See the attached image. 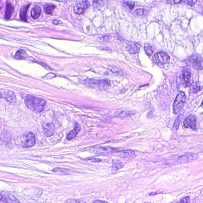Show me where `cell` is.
I'll list each match as a JSON object with an SVG mask.
<instances>
[{"instance_id":"cell-7","label":"cell","mask_w":203,"mask_h":203,"mask_svg":"<svg viewBox=\"0 0 203 203\" xmlns=\"http://www.w3.org/2000/svg\"><path fill=\"white\" fill-rule=\"evenodd\" d=\"M191 65L196 70H201L203 69V62L202 58L200 56L193 55L190 59Z\"/></svg>"},{"instance_id":"cell-18","label":"cell","mask_w":203,"mask_h":203,"mask_svg":"<svg viewBox=\"0 0 203 203\" xmlns=\"http://www.w3.org/2000/svg\"><path fill=\"white\" fill-rule=\"evenodd\" d=\"M85 83L88 87H90L91 88H97L99 89L100 81L90 79L86 81Z\"/></svg>"},{"instance_id":"cell-12","label":"cell","mask_w":203,"mask_h":203,"mask_svg":"<svg viewBox=\"0 0 203 203\" xmlns=\"http://www.w3.org/2000/svg\"><path fill=\"white\" fill-rule=\"evenodd\" d=\"M191 71L190 69L188 68H185L182 71V78L184 82L187 85H188L189 83L190 79L191 77Z\"/></svg>"},{"instance_id":"cell-21","label":"cell","mask_w":203,"mask_h":203,"mask_svg":"<svg viewBox=\"0 0 203 203\" xmlns=\"http://www.w3.org/2000/svg\"><path fill=\"white\" fill-rule=\"evenodd\" d=\"M183 112L180 113L179 115V116L177 117L176 120H175L173 127V130H174V131H177L179 129L180 123H181V120H182V118H183Z\"/></svg>"},{"instance_id":"cell-19","label":"cell","mask_w":203,"mask_h":203,"mask_svg":"<svg viewBox=\"0 0 203 203\" xmlns=\"http://www.w3.org/2000/svg\"><path fill=\"white\" fill-rule=\"evenodd\" d=\"M29 6V4L24 6L20 10V19L24 21H26L27 20V11Z\"/></svg>"},{"instance_id":"cell-32","label":"cell","mask_w":203,"mask_h":203,"mask_svg":"<svg viewBox=\"0 0 203 203\" xmlns=\"http://www.w3.org/2000/svg\"><path fill=\"white\" fill-rule=\"evenodd\" d=\"M135 13H136L137 15H142L144 14V11L143 9H137V10L135 11Z\"/></svg>"},{"instance_id":"cell-14","label":"cell","mask_w":203,"mask_h":203,"mask_svg":"<svg viewBox=\"0 0 203 203\" xmlns=\"http://www.w3.org/2000/svg\"><path fill=\"white\" fill-rule=\"evenodd\" d=\"M14 11V7L10 3L7 2L6 4L5 13V18L6 20H9L11 17L12 14Z\"/></svg>"},{"instance_id":"cell-34","label":"cell","mask_w":203,"mask_h":203,"mask_svg":"<svg viewBox=\"0 0 203 203\" xmlns=\"http://www.w3.org/2000/svg\"><path fill=\"white\" fill-rule=\"evenodd\" d=\"M183 2V1H168V2L170 4H177L179 3L180 2Z\"/></svg>"},{"instance_id":"cell-37","label":"cell","mask_w":203,"mask_h":203,"mask_svg":"<svg viewBox=\"0 0 203 203\" xmlns=\"http://www.w3.org/2000/svg\"><path fill=\"white\" fill-rule=\"evenodd\" d=\"M162 193V192H160V191H157L156 192V193H150V194H149V195L154 196L156 195V194H161V193Z\"/></svg>"},{"instance_id":"cell-35","label":"cell","mask_w":203,"mask_h":203,"mask_svg":"<svg viewBox=\"0 0 203 203\" xmlns=\"http://www.w3.org/2000/svg\"><path fill=\"white\" fill-rule=\"evenodd\" d=\"M93 203H109L107 202L102 201V200H96L93 202Z\"/></svg>"},{"instance_id":"cell-2","label":"cell","mask_w":203,"mask_h":203,"mask_svg":"<svg viewBox=\"0 0 203 203\" xmlns=\"http://www.w3.org/2000/svg\"><path fill=\"white\" fill-rule=\"evenodd\" d=\"M198 155L195 154L187 153L180 156H174L171 157L167 161L168 164L170 165L182 164L192 162L197 159Z\"/></svg>"},{"instance_id":"cell-6","label":"cell","mask_w":203,"mask_h":203,"mask_svg":"<svg viewBox=\"0 0 203 203\" xmlns=\"http://www.w3.org/2000/svg\"><path fill=\"white\" fill-rule=\"evenodd\" d=\"M0 98L4 99L10 103L15 101V96L13 92L9 90H0Z\"/></svg>"},{"instance_id":"cell-24","label":"cell","mask_w":203,"mask_h":203,"mask_svg":"<svg viewBox=\"0 0 203 203\" xmlns=\"http://www.w3.org/2000/svg\"><path fill=\"white\" fill-rule=\"evenodd\" d=\"M55 8V6L52 4H48L45 7V10L46 14H52L54 9Z\"/></svg>"},{"instance_id":"cell-1","label":"cell","mask_w":203,"mask_h":203,"mask_svg":"<svg viewBox=\"0 0 203 203\" xmlns=\"http://www.w3.org/2000/svg\"><path fill=\"white\" fill-rule=\"evenodd\" d=\"M25 104L29 109L37 112L43 110L46 105V101L31 95H27L25 99Z\"/></svg>"},{"instance_id":"cell-26","label":"cell","mask_w":203,"mask_h":203,"mask_svg":"<svg viewBox=\"0 0 203 203\" xmlns=\"http://www.w3.org/2000/svg\"><path fill=\"white\" fill-rule=\"evenodd\" d=\"M133 114V112L130 111H122L118 115V116L124 118V117L128 116Z\"/></svg>"},{"instance_id":"cell-39","label":"cell","mask_w":203,"mask_h":203,"mask_svg":"<svg viewBox=\"0 0 203 203\" xmlns=\"http://www.w3.org/2000/svg\"><path fill=\"white\" fill-rule=\"evenodd\" d=\"M144 203H150V202H144Z\"/></svg>"},{"instance_id":"cell-16","label":"cell","mask_w":203,"mask_h":203,"mask_svg":"<svg viewBox=\"0 0 203 203\" xmlns=\"http://www.w3.org/2000/svg\"><path fill=\"white\" fill-rule=\"evenodd\" d=\"M41 13V8L39 6H35L31 10V16L33 19H37L40 16Z\"/></svg>"},{"instance_id":"cell-33","label":"cell","mask_w":203,"mask_h":203,"mask_svg":"<svg viewBox=\"0 0 203 203\" xmlns=\"http://www.w3.org/2000/svg\"><path fill=\"white\" fill-rule=\"evenodd\" d=\"M111 71L113 73V74H120L121 71L120 70H118L116 68H112L111 69Z\"/></svg>"},{"instance_id":"cell-10","label":"cell","mask_w":203,"mask_h":203,"mask_svg":"<svg viewBox=\"0 0 203 203\" xmlns=\"http://www.w3.org/2000/svg\"><path fill=\"white\" fill-rule=\"evenodd\" d=\"M42 128L43 132L47 137H51L54 133V126L52 123H44L42 125Z\"/></svg>"},{"instance_id":"cell-11","label":"cell","mask_w":203,"mask_h":203,"mask_svg":"<svg viewBox=\"0 0 203 203\" xmlns=\"http://www.w3.org/2000/svg\"><path fill=\"white\" fill-rule=\"evenodd\" d=\"M140 46L137 43L131 42L129 43L127 46L126 49L128 52L132 54H134L139 52Z\"/></svg>"},{"instance_id":"cell-8","label":"cell","mask_w":203,"mask_h":203,"mask_svg":"<svg viewBox=\"0 0 203 203\" xmlns=\"http://www.w3.org/2000/svg\"><path fill=\"white\" fill-rule=\"evenodd\" d=\"M196 118L194 115L187 117L184 121V126L186 128H191L196 131Z\"/></svg>"},{"instance_id":"cell-20","label":"cell","mask_w":203,"mask_h":203,"mask_svg":"<svg viewBox=\"0 0 203 203\" xmlns=\"http://www.w3.org/2000/svg\"><path fill=\"white\" fill-rule=\"evenodd\" d=\"M110 86V83L109 80L105 79L100 81L99 89L106 90L109 88Z\"/></svg>"},{"instance_id":"cell-36","label":"cell","mask_w":203,"mask_h":203,"mask_svg":"<svg viewBox=\"0 0 203 203\" xmlns=\"http://www.w3.org/2000/svg\"><path fill=\"white\" fill-rule=\"evenodd\" d=\"M0 201H2L3 202H7V200L6 199V198L2 196L1 194H0Z\"/></svg>"},{"instance_id":"cell-29","label":"cell","mask_w":203,"mask_h":203,"mask_svg":"<svg viewBox=\"0 0 203 203\" xmlns=\"http://www.w3.org/2000/svg\"><path fill=\"white\" fill-rule=\"evenodd\" d=\"M8 198H9L10 200H11V201L13 203H20V202L18 201V200L16 198H15L14 196L10 195L8 196Z\"/></svg>"},{"instance_id":"cell-23","label":"cell","mask_w":203,"mask_h":203,"mask_svg":"<svg viewBox=\"0 0 203 203\" xmlns=\"http://www.w3.org/2000/svg\"><path fill=\"white\" fill-rule=\"evenodd\" d=\"M144 49L146 53L149 57L152 55V54L153 53L154 51L152 46H150V45L145 44L144 45Z\"/></svg>"},{"instance_id":"cell-9","label":"cell","mask_w":203,"mask_h":203,"mask_svg":"<svg viewBox=\"0 0 203 203\" xmlns=\"http://www.w3.org/2000/svg\"><path fill=\"white\" fill-rule=\"evenodd\" d=\"M89 5L90 4L88 1H82L75 6L74 8V11L76 14H83L88 9Z\"/></svg>"},{"instance_id":"cell-5","label":"cell","mask_w":203,"mask_h":203,"mask_svg":"<svg viewBox=\"0 0 203 203\" xmlns=\"http://www.w3.org/2000/svg\"><path fill=\"white\" fill-rule=\"evenodd\" d=\"M170 57L165 52H159L155 54L153 57V60L156 64H165L169 62Z\"/></svg>"},{"instance_id":"cell-4","label":"cell","mask_w":203,"mask_h":203,"mask_svg":"<svg viewBox=\"0 0 203 203\" xmlns=\"http://www.w3.org/2000/svg\"><path fill=\"white\" fill-rule=\"evenodd\" d=\"M35 142V135L32 132H29L23 137L21 145L23 148H30L34 145Z\"/></svg>"},{"instance_id":"cell-30","label":"cell","mask_w":203,"mask_h":203,"mask_svg":"<svg viewBox=\"0 0 203 203\" xmlns=\"http://www.w3.org/2000/svg\"><path fill=\"white\" fill-rule=\"evenodd\" d=\"M183 2H185V3L187 4L188 5L191 6H193L195 4L196 2H197L196 1H183Z\"/></svg>"},{"instance_id":"cell-25","label":"cell","mask_w":203,"mask_h":203,"mask_svg":"<svg viewBox=\"0 0 203 203\" xmlns=\"http://www.w3.org/2000/svg\"><path fill=\"white\" fill-rule=\"evenodd\" d=\"M124 7L127 8V9L129 10H132V9L134 8L135 4L132 1H125L124 2Z\"/></svg>"},{"instance_id":"cell-27","label":"cell","mask_w":203,"mask_h":203,"mask_svg":"<svg viewBox=\"0 0 203 203\" xmlns=\"http://www.w3.org/2000/svg\"><path fill=\"white\" fill-rule=\"evenodd\" d=\"M52 171L54 172L59 173L60 174H63V175H66L68 173L64 170V169H61L60 168H56L53 169Z\"/></svg>"},{"instance_id":"cell-3","label":"cell","mask_w":203,"mask_h":203,"mask_svg":"<svg viewBox=\"0 0 203 203\" xmlns=\"http://www.w3.org/2000/svg\"><path fill=\"white\" fill-rule=\"evenodd\" d=\"M186 100L185 94L183 92H181L177 95L174 104V112L175 114L179 113L185 103Z\"/></svg>"},{"instance_id":"cell-13","label":"cell","mask_w":203,"mask_h":203,"mask_svg":"<svg viewBox=\"0 0 203 203\" xmlns=\"http://www.w3.org/2000/svg\"><path fill=\"white\" fill-rule=\"evenodd\" d=\"M80 131V126L78 123H76L75 124L74 129L73 131H71L67 136V139L68 140H71L76 138L77 134Z\"/></svg>"},{"instance_id":"cell-38","label":"cell","mask_w":203,"mask_h":203,"mask_svg":"<svg viewBox=\"0 0 203 203\" xmlns=\"http://www.w3.org/2000/svg\"><path fill=\"white\" fill-rule=\"evenodd\" d=\"M52 22L55 25H58L59 24V21L57 20H54L52 21Z\"/></svg>"},{"instance_id":"cell-31","label":"cell","mask_w":203,"mask_h":203,"mask_svg":"<svg viewBox=\"0 0 203 203\" xmlns=\"http://www.w3.org/2000/svg\"><path fill=\"white\" fill-rule=\"evenodd\" d=\"M193 92L196 93L201 90V87L198 85H195L193 87Z\"/></svg>"},{"instance_id":"cell-17","label":"cell","mask_w":203,"mask_h":203,"mask_svg":"<svg viewBox=\"0 0 203 203\" xmlns=\"http://www.w3.org/2000/svg\"><path fill=\"white\" fill-rule=\"evenodd\" d=\"M124 166V164L119 160L114 159L112 161V172L116 171L117 170L122 168Z\"/></svg>"},{"instance_id":"cell-28","label":"cell","mask_w":203,"mask_h":203,"mask_svg":"<svg viewBox=\"0 0 203 203\" xmlns=\"http://www.w3.org/2000/svg\"><path fill=\"white\" fill-rule=\"evenodd\" d=\"M190 201V199L189 197L186 196L185 197L182 198L177 203H189Z\"/></svg>"},{"instance_id":"cell-22","label":"cell","mask_w":203,"mask_h":203,"mask_svg":"<svg viewBox=\"0 0 203 203\" xmlns=\"http://www.w3.org/2000/svg\"><path fill=\"white\" fill-rule=\"evenodd\" d=\"M27 54L24 50H19L15 53L14 57L18 59H24L27 57Z\"/></svg>"},{"instance_id":"cell-15","label":"cell","mask_w":203,"mask_h":203,"mask_svg":"<svg viewBox=\"0 0 203 203\" xmlns=\"http://www.w3.org/2000/svg\"><path fill=\"white\" fill-rule=\"evenodd\" d=\"M118 154L121 157H126V158H134L136 155L134 152L131 150H124L119 152Z\"/></svg>"}]
</instances>
